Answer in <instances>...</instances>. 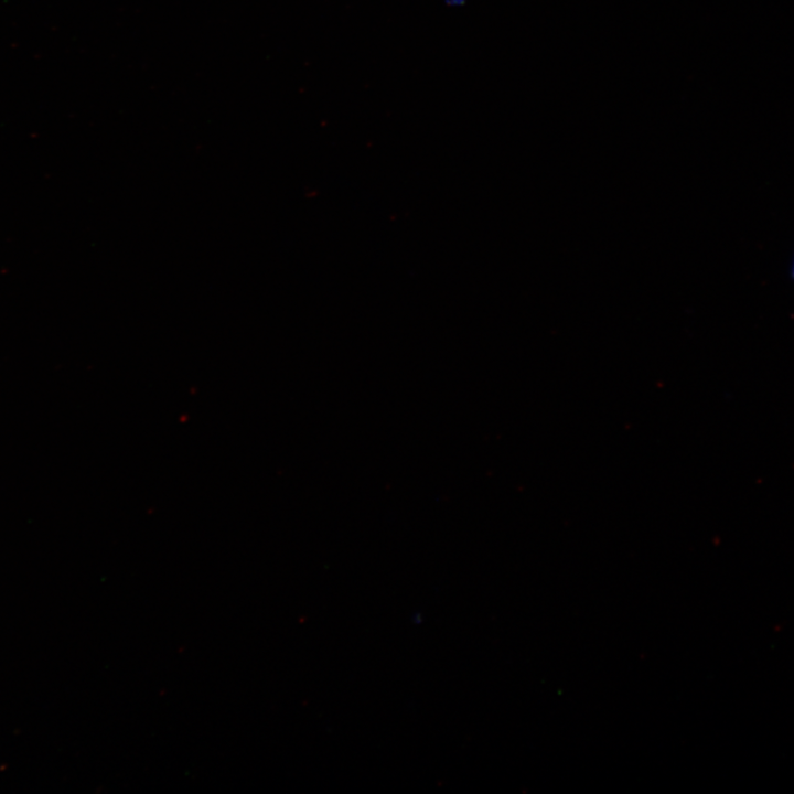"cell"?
<instances>
[{
  "label": "cell",
  "instance_id": "obj_1",
  "mask_svg": "<svg viewBox=\"0 0 794 794\" xmlns=\"http://www.w3.org/2000/svg\"><path fill=\"white\" fill-rule=\"evenodd\" d=\"M792 272H793V275H794V262H793V270H792Z\"/></svg>",
  "mask_w": 794,
  "mask_h": 794
}]
</instances>
